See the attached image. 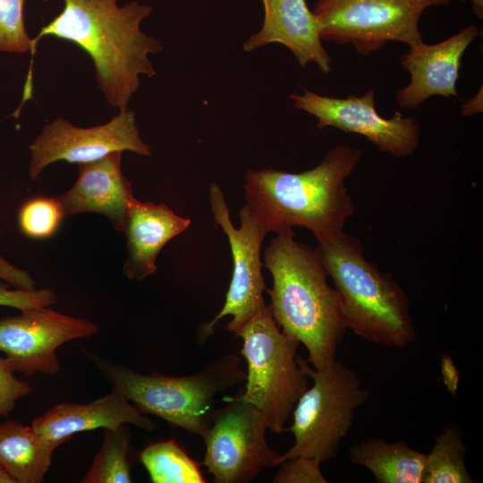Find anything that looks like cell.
<instances>
[{"label": "cell", "instance_id": "cell-1", "mask_svg": "<svg viewBox=\"0 0 483 483\" xmlns=\"http://www.w3.org/2000/svg\"><path fill=\"white\" fill-rule=\"evenodd\" d=\"M63 2L62 12L32 38L31 55L47 36L73 43L92 60L97 85L111 106L128 109L140 76L157 74L148 55L163 50L161 41L140 30L152 8L136 1L123 6L117 0Z\"/></svg>", "mask_w": 483, "mask_h": 483}, {"label": "cell", "instance_id": "cell-2", "mask_svg": "<svg viewBox=\"0 0 483 483\" xmlns=\"http://www.w3.org/2000/svg\"><path fill=\"white\" fill-rule=\"evenodd\" d=\"M361 154V149L342 144L301 173L249 169L244 174V205L267 233L300 226L309 229L318 242L326 241L343 232L355 212L345 182Z\"/></svg>", "mask_w": 483, "mask_h": 483}, {"label": "cell", "instance_id": "cell-3", "mask_svg": "<svg viewBox=\"0 0 483 483\" xmlns=\"http://www.w3.org/2000/svg\"><path fill=\"white\" fill-rule=\"evenodd\" d=\"M262 258L273 278L267 292L275 321L305 346L309 364L316 369L327 368L336 360L347 327L339 294L328 284L317 251L288 231L275 233Z\"/></svg>", "mask_w": 483, "mask_h": 483}, {"label": "cell", "instance_id": "cell-4", "mask_svg": "<svg viewBox=\"0 0 483 483\" xmlns=\"http://www.w3.org/2000/svg\"><path fill=\"white\" fill-rule=\"evenodd\" d=\"M315 250L339 294L347 329L391 348L403 349L416 341L407 294L390 274L364 257L359 238L343 231L318 242Z\"/></svg>", "mask_w": 483, "mask_h": 483}, {"label": "cell", "instance_id": "cell-5", "mask_svg": "<svg viewBox=\"0 0 483 483\" xmlns=\"http://www.w3.org/2000/svg\"><path fill=\"white\" fill-rule=\"evenodd\" d=\"M113 388L119 391L141 413L157 416L191 433L204 436L219 394L245 381L241 360L226 355L185 377L157 372L140 374L97 355L89 353Z\"/></svg>", "mask_w": 483, "mask_h": 483}, {"label": "cell", "instance_id": "cell-6", "mask_svg": "<svg viewBox=\"0 0 483 483\" xmlns=\"http://www.w3.org/2000/svg\"><path fill=\"white\" fill-rule=\"evenodd\" d=\"M238 336L247 363L244 389L237 398L257 408L268 430L286 431L294 406L309 386L297 355L299 343L275 321L269 306L251 318Z\"/></svg>", "mask_w": 483, "mask_h": 483}, {"label": "cell", "instance_id": "cell-7", "mask_svg": "<svg viewBox=\"0 0 483 483\" xmlns=\"http://www.w3.org/2000/svg\"><path fill=\"white\" fill-rule=\"evenodd\" d=\"M299 362L312 386L294 406L292 424L286 428L294 443L280 454L275 466L297 456L311 457L321 463L335 458L352 428L356 411L370 395L358 374L340 360L323 369H314L300 356Z\"/></svg>", "mask_w": 483, "mask_h": 483}, {"label": "cell", "instance_id": "cell-8", "mask_svg": "<svg viewBox=\"0 0 483 483\" xmlns=\"http://www.w3.org/2000/svg\"><path fill=\"white\" fill-rule=\"evenodd\" d=\"M453 0H316L312 9L322 40L350 44L369 55L388 42L409 47L422 41L419 20L430 7Z\"/></svg>", "mask_w": 483, "mask_h": 483}, {"label": "cell", "instance_id": "cell-9", "mask_svg": "<svg viewBox=\"0 0 483 483\" xmlns=\"http://www.w3.org/2000/svg\"><path fill=\"white\" fill-rule=\"evenodd\" d=\"M209 203L216 225L228 239L233 273L221 310L199 330L200 343L213 334L216 324L225 316L232 317L227 330L238 336L243 326L267 306L263 296L267 286L262 274L261 245L268 233L245 205L239 211L240 226L235 227L223 191L216 182L209 186Z\"/></svg>", "mask_w": 483, "mask_h": 483}, {"label": "cell", "instance_id": "cell-10", "mask_svg": "<svg viewBox=\"0 0 483 483\" xmlns=\"http://www.w3.org/2000/svg\"><path fill=\"white\" fill-rule=\"evenodd\" d=\"M214 410L202 436L203 465L216 483H248L280 456L266 439L267 427L260 411L236 396H226Z\"/></svg>", "mask_w": 483, "mask_h": 483}, {"label": "cell", "instance_id": "cell-11", "mask_svg": "<svg viewBox=\"0 0 483 483\" xmlns=\"http://www.w3.org/2000/svg\"><path fill=\"white\" fill-rule=\"evenodd\" d=\"M296 109L317 118L320 130L334 127L365 137L380 151L394 157L412 155L418 148L420 127L414 117L395 112L390 118L381 116L375 106V91L346 97L322 96L309 89L292 93Z\"/></svg>", "mask_w": 483, "mask_h": 483}, {"label": "cell", "instance_id": "cell-12", "mask_svg": "<svg viewBox=\"0 0 483 483\" xmlns=\"http://www.w3.org/2000/svg\"><path fill=\"white\" fill-rule=\"evenodd\" d=\"M29 174L37 179L49 165L57 161L82 164L113 152L131 151L151 156V148L140 135L135 113L121 110L106 123L89 128L77 127L59 117L44 126L29 147Z\"/></svg>", "mask_w": 483, "mask_h": 483}, {"label": "cell", "instance_id": "cell-13", "mask_svg": "<svg viewBox=\"0 0 483 483\" xmlns=\"http://www.w3.org/2000/svg\"><path fill=\"white\" fill-rule=\"evenodd\" d=\"M97 331L92 321L48 307L21 310L19 315L0 319V352L5 354L14 372L55 375L61 369L57 348Z\"/></svg>", "mask_w": 483, "mask_h": 483}, {"label": "cell", "instance_id": "cell-14", "mask_svg": "<svg viewBox=\"0 0 483 483\" xmlns=\"http://www.w3.org/2000/svg\"><path fill=\"white\" fill-rule=\"evenodd\" d=\"M478 35L477 27L470 24L439 43L422 40L410 47L401 57V65L410 73L411 80L395 93L399 106L417 108L434 96L458 98L462 58Z\"/></svg>", "mask_w": 483, "mask_h": 483}, {"label": "cell", "instance_id": "cell-15", "mask_svg": "<svg viewBox=\"0 0 483 483\" xmlns=\"http://www.w3.org/2000/svg\"><path fill=\"white\" fill-rule=\"evenodd\" d=\"M261 3L262 26L244 41V51L280 43L302 68L314 63L322 72H331V57L323 46L318 21L306 0H261Z\"/></svg>", "mask_w": 483, "mask_h": 483}, {"label": "cell", "instance_id": "cell-16", "mask_svg": "<svg viewBox=\"0 0 483 483\" xmlns=\"http://www.w3.org/2000/svg\"><path fill=\"white\" fill-rule=\"evenodd\" d=\"M123 153L113 152L78 165L79 176L75 183L57 197L65 216L88 212L100 214L106 216L117 231L123 232L134 196L131 182L122 172Z\"/></svg>", "mask_w": 483, "mask_h": 483}, {"label": "cell", "instance_id": "cell-17", "mask_svg": "<svg viewBox=\"0 0 483 483\" xmlns=\"http://www.w3.org/2000/svg\"><path fill=\"white\" fill-rule=\"evenodd\" d=\"M131 424L153 431L157 425L141 413L119 391L89 403L60 402L33 419L32 428L41 436L59 445L74 434L97 428H115Z\"/></svg>", "mask_w": 483, "mask_h": 483}, {"label": "cell", "instance_id": "cell-18", "mask_svg": "<svg viewBox=\"0 0 483 483\" xmlns=\"http://www.w3.org/2000/svg\"><path fill=\"white\" fill-rule=\"evenodd\" d=\"M191 219L175 214L165 204L131 201L123 232L126 258L123 274L131 280H143L157 270V258L166 243L185 232Z\"/></svg>", "mask_w": 483, "mask_h": 483}, {"label": "cell", "instance_id": "cell-19", "mask_svg": "<svg viewBox=\"0 0 483 483\" xmlns=\"http://www.w3.org/2000/svg\"><path fill=\"white\" fill-rule=\"evenodd\" d=\"M57 446L31 425L15 420L0 424V464L17 483L42 482Z\"/></svg>", "mask_w": 483, "mask_h": 483}, {"label": "cell", "instance_id": "cell-20", "mask_svg": "<svg viewBox=\"0 0 483 483\" xmlns=\"http://www.w3.org/2000/svg\"><path fill=\"white\" fill-rule=\"evenodd\" d=\"M352 463L367 468L377 483H421L427 454L403 441L369 438L349 447Z\"/></svg>", "mask_w": 483, "mask_h": 483}, {"label": "cell", "instance_id": "cell-21", "mask_svg": "<svg viewBox=\"0 0 483 483\" xmlns=\"http://www.w3.org/2000/svg\"><path fill=\"white\" fill-rule=\"evenodd\" d=\"M139 460L153 483H204L199 463L173 439L148 445Z\"/></svg>", "mask_w": 483, "mask_h": 483}, {"label": "cell", "instance_id": "cell-22", "mask_svg": "<svg viewBox=\"0 0 483 483\" xmlns=\"http://www.w3.org/2000/svg\"><path fill=\"white\" fill-rule=\"evenodd\" d=\"M466 446L456 427L444 429L427 454L421 483H474L465 464Z\"/></svg>", "mask_w": 483, "mask_h": 483}, {"label": "cell", "instance_id": "cell-23", "mask_svg": "<svg viewBox=\"0 0 483 483\" xmlns=\"http://www.w3.org/2000/svg\"><path fill=\"white\" fill-rule=\"evenodd\" d=\"M102 445L81 483H130L131 432L128 424L104 428Z\"/></svg>", "mask_w": 483, "mask_h": 483}, {"label": "cell", "instance_id": "cell-24", "mask_svg": "<svg viewBox=\"0 0 483 483\" xmlns=\"http://www.w3.org/2000/svg\"><path fill=\"white\" fill-rule=\"evenodd\" d=\"M64 217L57 197L38 196L22 204L18 214V225L27 237L43 240L55 234Z\"/></svg>", "mask_w": 483, "mask_h": 483}, {"label": "cell", "instance_id": "cell-25", "mask_svg": "<svg viewBox=\"0 0 483 483\" xmlns=\"http://www.w3.org/2000/svg\"><path fill=\"white\" fill-rule=\"evenodd\" d=\"M26 0H0V52L24 54L32 51V38L24 21Z\"/></svg>", "mask_w": 483, "mask_h": 483}, {"label": "cell", "instance_id": "cell-26", "mask_svg": "<svg viewBox=\"0 0 483 483\" xmlns=\"http://www.w3.org/2000/svg\"><path fill=\"white\" fill-rule=\"evenodd\" d=\"M279 469L273 478L274 483H326L318 460L297 456L278 464Z\"/></svg>", "mask_w": 483, "mask_h": 483}, {"label": "cell", "instance_id": "cell-27", "mask_svg": "<svg viewBox=\"0 0 483 483\" xmlns=\"http://www.w3.org/2000/svg\"><path fill=\"white\" fill-rule=\"evenodd\" d=\"M56 301L55 293L49 289H10L0 283V306L21 310L48 307Z\"/></svg>", "mask_w": 483, "mask_h": 483}, {"label": "cell", "instance_id": "cell-28", "mask_svg": "<svg viewBox=\"0 0 483 483\" xmlns=\"http://www.w3.org/2000/svg\"><path fill=\"white\" fill-rule=\"evenodd\" d=\"M31 392V386L18 379L7 359L0 355V416L7 417L16 402Z\"/></svg>", "mask_w": 483, "mask_h": 483}, {"label": "cell", "instance_id": "cell-29", "mask_svg": "<svg viewBox=\"0 0 483 483\" xmlns=\"http://www.w3.org/2000/svg\"><path fill=\"white\" fill-rule=\"evenodd\" d=\"M0 279L15 288L35 289V281L26 271L15 267L0 255Z\"/></svg>", "mask_w": 483, "mask_h": 483}, {"label": "cell", "instance_id": "cell-30", "mask_svg": "<svg viewBox=\"0 0 483 483\" xmlns=\"http://www.w3.org/2000/svg\"><path fill=\"white\" fill-rule=\"evenodd\" d=\"M442 374L444 382L447 386L449 391L455 394L459 377L457 375V370L450 358L443 359Z\"/></svg>", "mask_w": 483, "mask_h": 483}, {"label": "cell", "instance_id": "cell-31", "mask_svg": "<svg viewBox=\"0 0 483 483\" xmlns=\"http://www.w3.org/2000/svg\"><path fill=\"white\" fill-rule=\"evenodd\" d=\"M482 87L473 96L469 97L461 107V112L463 116H471L476 114L482 113L483 102H482Z\"/></svg>", "mask_w": 483, "mask_h": 483}, {"label": "cell", "instance_id": "cell-32", "mask_svg": "<svg viewBox=\"0 0 483 483\" xmlns=\"http://www.w3.org/2000/svg\"><path fill=\"white\" fill-rule=\"evenodd\" d=\"M461 2L470 1L472 4V10L475 15L482 20L483 19V0H459Z\"/></svg>", "mask_w": 483, "mask_h": 483}, {"label": "cell", "instance_id": "cell-33", "mask_svg": "<svg viewBox=\"0 0 483 483\" xmlns=\"http://www.w3.org/2000/svg\"><path fill=\"white\" fill-rule=\"evenodd\" d=\"M0 483H17L16 480L0 464Z\"/></svg>", "mask_w": 483, "mask_h": 483}]
</instances>
